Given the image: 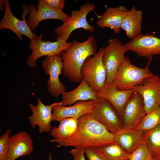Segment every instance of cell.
Instances as JSON below:
<instances>
[{"label":"cell","instance_id":"21","mask_svg":"<svg viewBox=\"0 0 160 160\" xmlns=\"http://www.w3.org/2000/svg\"><path fill=\"white\" fill-rule=\"evenodd\" d=\"M61 105L70 106L78 101L97 100V92L92 90L86 81L83 80L74 89L62 94Z\"/></svg>","mask_w":160,"mask_h":160},{"label":"cell","instance_id":"19","mask_svg":"<svg viewBox=\"0 0 160 160\" xmlns=\"http://www.w3.org/2000/svg\"><path fill=\"white\" fill-rule=\"evenodd\" d=\"M144 134V131L136 128H122L113 134L115 142L130 154L143 141Z\"/></svg>","mask_w":160,"mask_h":160},{"label":"cell","instance_id":"26","mask_svg":"<svg viewBox=\"0 0 160 160\" xmlns=\"http://www.w3.org/2000/svg\"><path fill=\"white\" fill-rule=\"evenodd\" d=\"M160 125V106L147 114L136 128L145 131L152 129Z\"/></svg>","mask_w":160,"mask_h":160},{"label":"cell","instance_id":"15","mask_svg":"<svg viewBox=\"0 0 160 160\" xmlns=\"http://www.w3.org/2000/svg\"><path fill=\"white\" fill-rule=\"evenodd\" d=\"M97 100L79 101L68 106L61 105L62 102H60L53 107L52 121H59L67 118L79 119L81 116L92 112Z\"/></svg>","mask_w":160,"mask_h":160},{"label":"cell","instance_id":"13","mask_svg":"<svg viewBox=\"0 0 160 160\" xmlns=\"http://www.w3.org/2000/svg\"><path fill=\"white\" fill-rule=\"evenodd\" d=\"M128 51L138 56L148 58L160 55V38L155 35L140 33L124 44Z\"/></svg>","mask_w":160,"mask_h":160},{"label":"cell","instance_id":"30","mask_svg":"<svg viewBox=\"0 0 160 160\" xmlns=\"http://www.w3.org/2000/svg\"><path fill=\"white\" fill-rule=\"evenodd\" d=\"M49 6L58 11H63L64 7L65 0H44Z\"/></svg>","mask_w":160,"mask_h":160},{"label":"cell","instance_id":"10","mask_svg":"<svg viewBox=\"0 0 160 160\" xmlns=\"http://www.w3.org/2000/svg\"><path fill=\"white\" fill-rule=\"evenodd\" d=\"M132 89L142 96L146 114L160 106V77L158 75L145 78Z\"/></svg>","mask_w":160,"mask_h":160},{"label":"cell","instance_id":"9","mask_svg":"<svg viewBox=\"0 0 160 160\" xmlns=\"http://www.w3.org/2000/svg\"><path fill=\"white\" fill-rule=\"evenodd\" d=\"M146 114L142 96L134 91L126 103L120 117L123 128H136Z\"/></svg>","mask_w":160,"mask_h":160},{"label":"cell","instance_id":"5","mask_svg":"<svg viewBox=\"0 0 160 160\" xmlns=\"http://www.w3.org/2000/svg\"><path fill=\"white\" fill-rule=\"evenodd\" d=\"M95 7L94 4L87 2L81 5L79 9L72 10L71 16L63 21L62 25L57 27L53 33L67 41L72 32L77 29L82 28L90 32H94L96 28L88 23L87 16L90 12L94 10Z\"/></svg>","mask_w":160,"mask_h":160},{"label":"cell","instance_id":"12","mask_svg":"<svg viewBox=\"0 0 160 160\" xmlns=\"http://www.w3.org/2000/svg\"><path fill=\"white\" fill-rule=\"evenodd\" d=\"M63 62L60 55L46 56L42 63L44 73L49 76L47 80L48 91L52 96L57 97L65 91V86L60 81Z\"/></svg>","mask_w":160,"mask_h":160},{"label":"cell","instance_id":"23","mask_svg":"<svg viewBox=\"0 0 160 160\" xmlns=\"http://www.w3.org/2000/svg\"><path fill=\"white\" fill-rule=\"evenodd\" d=\"M58 122V127L52 128L50 135L54 139L61 140L70 137L75 132L78 127L79 120L78 119L67 118Z\"/></svg>","mask_w":160,"mask_h":160},{"label":"cell","instance_id":"18","mask_svg":"<svg viewBox=\"0 0 160 160\" xmlns=\"http://www.w3.org/2000/svg\"><path fill=\"white\" fill-rule=\"evenodd\" d=\"M9 160H15L29 155L33 149V140L30 135L21 131L12 135L9 140Z\"/></svg>","mask_w":160,"mask_h":160},{"label":"cell","instance_id":"7","mask_svg":"<svg viewBox=\"0 0 160 160\" xmlns=\"http://www.w3.org/2000/svg\"><path fill=\"white\" fill-rule=\"evenodd\" d=\"M127 51L124 44L115 38L109 39L108 44L104 47L102 60L107 72L105 84L113 82L118 69L125 60V54Z\"/></svg>","mask_w":160,"mask_h":160},{"label":"cell","instance_id":"27","mask_svg":"<svg viewBox=\"0 0 160 160\" xmlns=\"http://www.w3.org/2000/svg\"><path fill=\"white\" fill-rule=\"evenodd\" d=\"M150 152L143 141L131 153L129 160H149L152 158Z\"/></svg>","mask_w":160,"mask_h":160},{"label":"cell","instance_id":"32","mask_svg":"<svg viewBox=\"0 0 160 160\" xmlns=\"http://www.w3.org/2000/svg\"><path fill=\"white\" fill-rule=\"evenodd\" d=\"M6 3V0H1L0 1V11H2L5 8V7L4 6V5H5Z\"/></svg>","mask_w":160,"mask_h":160},{"label":"cell","instance_id":"29","mask_svg":"<svg viewBox=\"0 0 160 160\" xmlns=\"http://www.w3.org/2000/svg\"><path fill=\"white\" fill-rule=\"evenodd\" d=\"M83 150L89 160H108L105 154L99 147H87L83 148Z\"/></svg>","mask_w":160,"mask_h":160},{"label":"cell","instance_id":"31","mask_svg":"<svg viewBox=\"0 0 160 160\" xmlns=\"http://www.w3.org/2000/svg\"><path fill=\"white\" fill-rule=\"evenodd\" d=\"M69 152L73 156L74 160H86L83 148H75Z\"/></svg>","mask_w":160,"mask_h":160},{"label":"cell","instance_id":"24","mask_svg":"<svg viewBox=\"0 0 160 160\" xmlns=\"http://www.w3.org/2000/svg\"><path fill=\"white\" fill-rule=\"evenodd\" d=\"M143 141L149 150L152 158L160 160V125L144 131Z\"/></svg>","mask_w":160,"mask_h":160},{"label":"cell","instance_id":"22","mask_svg":"<svg viewBox=\"0 0 160 160\" xmlns=\"http://www.w3.org/2000/svg\"><path fill=\"white\" fill-rule=\"evenodd\" d=\"M143 15V11L137 9L134 5L127 12L121 23V28L125 31L129 39H132L141 33Z\"/></svg>","mask_w":160,"mask_h":160},{"label":"cell","instance_id":"1","mask_svg":"<svg viewBox=\"0 0 160 160\" xmlns=\"http://www.w3.org/2000/svg\"><path fill=\"white\" fill-rule=\"evenodd\" d=\"M79 124L75 132L70 137L61 140L53 139L50 142L61 146L84 148L87 147H102L115 143L114 134L97 121L91 113L79 118Z\"/></svg>","mask_w":160,"mask_h":160},{"label":"cell","instance_id":"25","mask_svg":"<svg viewBox=\"0 0 160 160\" xmlns=\"http://www.w3.org/2000/svg\"><path fill=\"white\" fill-rule=\"evenodd\" d=\"M108 160H129V154L115 142L99 148Z\"/></svg>","mask_w":160,"mask_h":160},{"label":"cell","instance_id":"11","mask_svg":"<svg viewBox=\"0 0 160 160\" xmlns=\"http://www.w3.org/2000/svg\"><path fill=\"white\" fill-rule=\"evenodd\" d=\"M91 113L95 119L112 134L123 128L118 112L111 103L105 99L98 98L97 104Z\"/></svg>","mask_w":160,"mask_h":160},{"label":"cell","instance_id":"4","mask_svg":"<svg viewBox=\"0 0 160 160\" xmlns=\"http://www.w3.org/2000/svg\"><path fill=\"white\" fill-rule=\"evenodd\" d=\"M104 47L85 60L81 69V75L88 85L96 92H99L105 84L107 72L102 60Z\"/></svg>","mask_w":160,"mask_h":160},{"label":"cell","instance_id":"6","mask_svg":"<svg viewBox=\"0 0 160 160\" xmlns=\"http://www.w3.org/2000/svg\"><path fill=\"white\" fill-rule=\"evenodd\" d=\"M43 35L42 33L29 42V48L32 52L27 59V63L31 67H37L36 61L40 57L60 55L63 51L68 49L71 45V42H68L57 36L56 37L57 40L55 41H42Z\"/></svg>","mask_w":160,"mask_h":160},{"label":"cell","instance_id":"20","mask_svg":"<svg viewBox=\"0 0 160 160\" xmlns=\"http://www.w3.org/2000/svg\"><path fill=\"white\" fill-rule=\"evenodd\" d=\"M128 10L123 5L108 8L101 16H99L96 24L100 28H110L115 33H118L121 31V23Z\"/></svg>","mask_w":160,"mask_h":160},{"label":"cell","instance_id":"33","mask_svg":"<svg viewBox=\"0 0 160 160\" xmlns=\"http://www.w3.org/2000/svg\"><path fill=\"white\" fill-rule=\"evenodd\" d=\"M149 160H159L156 159H155L154 158H152L151 159H150Z\"/></svg>","mask_w":160,"mask_h":160},{"label":"cell","instance_id":"8","mask_svg":"<svg viewBox=\"0 0 160 160\" xmlns=\"http://www.w3.org/2000/svg\"><path fill=\"white\" fill-rule=\"evenodd\" d=\"M36 6L37 9L35 5L33 4H31L28 6L25 5L22 6L24 13L26 14L29 13L26 23L33 32L39 23L43 20L55 19L63 21L69 17L63 11L52 8L44 0H39Z\"/></svg>","mask_w":160,"mask_h":160},{"label":"cell","instance_id":"28","mask_svg":"<svg viewBox=\"0 0 160 160\" xmlns=\"http://www.w3.org/2000/svg\"><path fill=\"white\" fill-rule=\"evenodd\" d=\"M11 132L10 130L7 129L0 137V160H9V136Z\"/></svg>","mask_w":160,"mask_h":160},{"label":"cell","instance_id":"3","mask_svg":"<svg viewBox=\"0 0 160 160\" xmlns=\"http://www.w3.org/2000/svg\"><path fill=\"white\" fill-rule=\"evenodd\" d=\"M153 57V56L150 57L146 66L142 68L132 64L129 57L125 56L113 82L117 89L120 90L132 89L145 78L153 75L149 68Z\"/></svg>","mask_w":160,"mask_h":160},{"label":"cell","instance_id":"16","mask_svg":"<svg viewBox=\"0 0 160 160\" xmlns=\"http://www.w3.org/2000/svg\"><path fill=\"white\" fill-rule=\"evenodd\" d=\"M23 20L18 19L12 14L11 9L9 2L6 0L5 12L0 22V29H9L13 32L21 41L22 36L25 35L32 40L37 37V35L32 31L27 24L25 17Z\"/></svg>","mask_w":160,"mask_h":160},{"label":"cell","instance_id":"14","mask_svg":"<svg viewBox=\"0 0 160 160\" xmlns=\"http://www.w3.org/2000/svg\"><path fill=\"white\" fill-rule=\"evenodd\" d=\"M59 103L55 102L50 105H46L38 97L36 105L29 103L32 113L28 118L31 128H34L38 126L40 133L50 132L52 128L51 123L52 121V108Z\"/></svg>","mask_w":160,"mask_h":160},{"label":"cell","instance_id":"2","mask_svg":"<svg viewBox=\"0 0 160 160\" xmlns=\"http://www.w3.org/2000/svg\"><path fill=\"white\" fill-rule=\"evenodd\" d=\"M71 42L70 47L60 54L63 74L71 82L80 83L83 80L80 73L81 68L88 57L97 52L98 46L93 36H89L83 42L74 40Z\"/></svg>","mask_w":160,"mask_h":160},{"label":"cell","instance_id":"17","mask_svg":"<svg viewBox=\"0 0 160 160\" xmlns=\"http://www.w3.org/2000/svg\"><path fill=\"white\" fill-rule=\"evenodd\" d=\"M134 91L133 89L118 90L113 82L109 84H105L97 94L98 98H104L109 101L121 117L124 107Z\"/></svg>","mask_w":160,"mask_h":160}]
</instances>
